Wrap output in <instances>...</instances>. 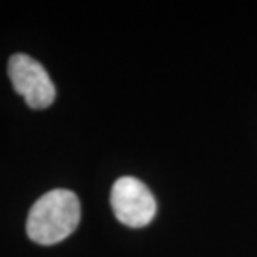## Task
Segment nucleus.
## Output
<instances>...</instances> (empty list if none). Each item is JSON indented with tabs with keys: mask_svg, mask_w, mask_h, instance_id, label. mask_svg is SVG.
Instances as JSON below:
<instances>
[{
	"mask_svg": "<svg viewBox=\"0 0 257 257\" xmlns=\"http://www.w3.org/2000/svg\"><path fill=\"white\" fill-rule=\"evenodd\" d=\"M80 222V202L67 189H54L32 205L27 217V235L40 245L62 242Z\"/></svg>",
	"mask_w": 257,
	"mask_h": 257,
	"instance_id": "nucleus-1",
	"label": "nucleus"
},
{
	"mask_svg": "<svg viewBox=\"0 0 257 257\" xmlns=\"http://www.w3.org/2000/svg\"><path fill=\"white\" fill-rule=\"evenodd\" d=\"M110 205L119 222L128 227H144L156 215L157 204L152 192L136 177H120L112 186Z\"/></svg>",
	"mask_w": 257,
	"mask_h": 257,
	"instance_id": "nucleus-2",
	"label": "nucleus"
},
{
	"mask_svg": "<svg viewBox=\"0 0 257 257\" xmlns=\"http://www.w3.org/2000/svg\"><path fill=\"white\" fill-rule=\"evenodd\" d=\"M9 77L14 89L32 109H47L55 100V85L44 65L27 54H15L9 60Z\"/></svg>",
	"mask_w": 257,
	"mask_h": 257,
	"instance_id": "nucleus-3",
	"label": "nucleus"
}]
</instances>
